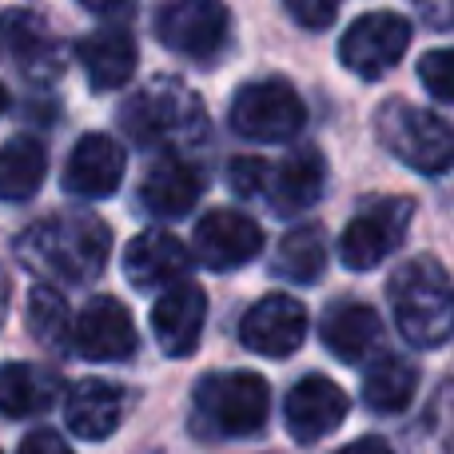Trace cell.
I'll return each mask as SVG.
<instances>
[{"label": "cell", "mask_w": 454, "mask_h": 454, "mask_svg": "<svg viewBox=\"0 0 454 454\" xmlns=\"http://www.w3.org/2000/svg\"><path fill=\"white\" fill-rule=\"evenodd\" d=\"M275 275L291 283H315L327 267V239L315 223H303L295 231H287L275 247Z\"/></svg>", "instance_id": "obj_26"}, {"label": "cell", "mask_w": 454, "mask_h": 454, "mask_svg": "<svg viewBox=\"0 0 454 454\" xmlns=\"http://www.w3.org/2000/svg\"><path fill=\"white\" fill-rule=\"evenodd\" d=\"M207 323V295L196 287V283L180 279L156 299L152 307V331H156V343L164 355L172 359H184L200 347V335H204Z\"/></svg>", "instance_id": "obj_14"}, {"label": "cell", "mask_w": 454, "mask_h": 454, "mask_svg": "<svg viewBox=\"0 0 454 454\" xmlns=\"http://www.w3.org/2000/svg\"><path fill=\"white\" fill-rule=\"evenodd\" d=\"M200 188H204V184H200L196 168H192L188 160H180L176 152H164V156L148 168V176H144L140 204L148 207L152 215H160V220H180V215H188L192 207H196Z\"/></svg>", "instance_id": "obj_19"}, {"label": "cell", "mask_w": 454, "mask_h": 454, "mask_svg": "<svg viewBox=\"0 0 454 454\" xmlns=\"http://www.w3.org/2000/svg\"><path fill=\"white\" fill-rule=\"evenodd\" d=\"M411 44V24L399 12H367L343 32L339 40V56H343L347 72L363 80H379L403 60Z\"/></svg>", "instance_id": "obj_9"}, {"label": "cell", "mask_w": 454, "mask_h": 454, "mask_svg": "<svg viewBox=\"0 0 454 454\" xmlns=\"http://www.w3.org/2000/svg\"><path fill=\"white\" fill-rule=\"evenodd\" d=\"M136 323L128 307L112 295H96L72 323V351L92 363H120L136 355Z\"/></svg>", "instance_id": "obj_11"}, {"label": "cell", "mask_w": 454, "mask_h": 454, "mask_svg": "<svg viewBox=\"0 0 454 454\" xmlns=\"http://www.w3.org/2000/svg\"><path fill=\"white\" fill-rule=\"evenodd\" d=\"M415 8L431 28L454 32V0H415Z\"/></svg>", "instance_id": "obj_31"}, {"label": "cell", "mask_w": 454, "mask_h": 454, "mask_svg": "<svg viewBox=\"0 0 454 454\" xmlns=\"http://www.w3.org/2000/svg\"><path fill=\"white\" fill-rule=\"evenodd\" d=\"M16 255L32 275L48 283H92L112 255V231L92 212H64L32 223L16 239Z\"/></svg>", "instance_id": "obj_1"}, {"label": "cell", "mask_w": 454, "mask_h": 454, "mask_svg": "<svg viewBox=\"0 0 454 454\" xmlns=\"http://www.w3.org/2000/svg\"><path fill=\"white\" fill-rule=\"evenodd\" d=\"M192 267V251L176 239L172 231H140L124 251V275L132 287L140 291H156V287H172L188 275Z\"/></svg>", "instance_id": "obj_17"}, {"label": "cell", "mask_w": 454, "mask_h": 454, "mask_svg": "<svg viewBox=\"0 0 454 454\" xmlns=\"http://www.w3.org/2000/svg\"><path fill=\"white\" fill-rule=\"evenodd\" d=\"M339 454H395V450L387 447L383 439H359V442H351V447H343Z\"/></svg>", "instance_id": "obj_34"}, {"label": "cell", "mask_w": 454, "mask_h": 454, "mask_svg": "<svg viewBox=\"0 0 454 454\" xmlns=\"http://www.w3.org/2000/svg\"><path fill=\"white\" fill-rule=\"evenodd\" d=\"M16 454H72V447L56 431H32Z\"/></svg>", "instance_id": "obj_32"}, {"label": "cell", "mask_w": 454, "mask_h": 454, "mask_svg": "<svg viewBox=\"0 0 454 454\" xmlns=\"http://www.w3.org/2000/svg\"><path fill=\"white\" fill-rule=\"evenodd\" d=\"M28 327H32V335H36V343L52 347V351L72 347V311H68V303H64V295L56 287H48V283L32 287Z\"/></svg>", "instance_id": "obj_27"}, {"label": "cell", "mask_w": 454, "mask_h": 454, "mask_svg": "<svg viewBox=\"0 0 454 454\" xmlns=\"http://www.w3.org/2000/svg\"><path fill=\"white\" fill-rule=\"evenodd\" d=\"M339 4H343V0H283L287 16L299 24V28H307V32L331 28V24H335V16H339Z\"/></svg>", "instance_id": "obj_29"}, {"label": "cell", "mask_w": 454, "mask_h": 454, "mask_svg": "<svg viewBox=\"0 0 454 454\" xmlns=\"http://www.w3.org/2000/svg\"><path fill=\"white\" fill-rule=\"evenodd\" d=\"M391 307L411 347H442L454 335V283L442 263L419 255L391 275Z\"/></svg>", "instance_id": "obj_2"}, {"label": "cell", "mask_w": 454, "mask_h": 454, "mask_svg": "<svg viewBox=\"0 0 454 454\" xmlns=\"http://www.w3.org/2000/svg\"><path fill=\"white\" fill-rule=\"evenodd\" d=\"M60 395V379L32 363H4L0 367V415L32 419L44 415Z\"/></svg>", "instance_id": "obj_23"}, {"label": "cell", "mask_w": 454, "mask_h": 454, "mask_svg": "<svg viewBox=\"0 0 454 454\" xmlns=\"http://www.w3.org/2000/svg\"><path fill=\"white\" fill-rule=\"evenodd\" d=\"M375 136L399 164L419 176H442L454 168V128L419 104L387 100L375 112Z\"/></svg>", "instance_id": "obj_4"}, {"label": "cell", "mask_w": 454, "mask_h": 454, "mask_svg": "<svg viewBox=\"0 0 454 454\" xmlns=\"http://www.w3.org/2000/svg\"><path fill=\"white\" fill-rule=\"evenodd\" d=\"M323 184H327V164H323L319 148H303L291 152L275 172H267L263 188H271V207L279 215H299L311 204H319Z\"/></svg>", "instance_id": "obj_21"}, {"label": "cell", "mask_w": 454, "mask_h": 454, "mask_svg": "<svg viewBox=\"0 0 454 454\" xmlns=\"http://www.w3.org/2000/svg\"><path fill=\"white\" fill-rule=\"evenodd\" d=\"M415 215V200L407 196H383L375 204H367L339 235V259L351 271H371L379 267L395 247L403 243Z\"/></svg>", "instance_id": "obj_8"}, {"label": "cell", "mask_w": 454, "mask_h": 454, "mask_svg": "<svg viewBox=\"0 0 454 454\" xmlns=\"http://www.w3.org/2000/svg\"><path fill=\"white\" fill-rule=\"evenodd\" d=\"M120 124L136 144L152 148H184L196 144L207 128L204 104L184 80L152 76L140 92H132L120 108Z\"/></svg>", "instance_id": "obj_3"}, {"label": "cell", "mask_w": 454, "mask_h": 454, "mask_svg": "<svg viewBox=\"0 0 454 454\" xmlns=\"http://www.w3.org/2000/svg\"><path fill=\"white\" fill-rule=\"evenodd\" d=\"M271 391L255 371H215L196 383V415L212 434L243 439L267 423Z\"/></svg>", "instance_id": "obj_5"}, {"label": "cell", "mask_w": 454, "mask_h": 454, "mask_svg": "<svg viewBox=\"0 0 454 454\" xmlns=\"http://www.w3.org/2000/svg\"><path fill=\"white\" fill-rule=\"evenodd\" d=\"M124 180V148L112 136L92 132L72 148L64 164V188L80 200H108Z\"/></svg>", "instance_id": "obj_16"}, {"label": "cell", "mask_w": 454, "mask_h": 454, "mask_svg": "<svg viewBox=\"0 0 454 454\" xmlns=\"http://www.w3.org/2000/svg\"><path fill=\"white\" fill-rule=\"evenodd\" d=\"M8 108V92H4V84H0V112Z\"/></svg>", "instance_id": "obj_35"}, {"label": "cell", "mask_w": 454, "mask_h": 454, "mask_svg": "<svg viewBox=\"0 0 454 454\" xmlns=\"http://www.w3.org/2000/svg\"><path fill=\"white\" fill-rule=\"evenodd\" d=\"M76 56L88 84L100 88V92L124 88L136 72V40L124 28H96L92 36L80 40Z\"/></svg>", "instance_id": "obj_22"}, {"label": "cell", "mask_w": 454, "mask_h": 454, "mask_svg": "<svg viewBox=\"0 0 454 454\" xmlns=\"http://www.w3.org/2000/svg\"><path fill=\"white\" fill-rule=\"evenodd\" d=\"M307 339V307L291 295H267L243 315L239 343L267 359H287Z\"/></svg>", "instance_id": "obj_12"}, {"label": "cell", "mask_w": 454, "mask_h": 454, "mask_svg": "<svg viewBox=\"0 0 454 454\" xmlns=\"http://www.w3.org/2000/svg\"><path fill=\"white\" fill-rule=\"evenodd\" d=\"M283 419L295 442H319L347 419V395L339 383L323 375H307L303 383L291 387L283 403Z\"/></svg>", "instance_id": "obj_15"}, {"label": "cell", "mask_w": 454, "mask_h": 454, "mask_svg": "<svg viewBox=\"0 0 454 454\" xmlns=\"http://www.w3.org/2000/svg\"><path fill=\"white\" fill-rule=\"evenodd\" d=\"M419 391V367L403 355H379L363 375V403L375 415H399Z\"/></svg>", "instance_id": "obj_24"}, {"label": "cell", "mask_w": 454, "mask_h": 454, "mask_svg": "<svg viewBox=\"0 0 454 454\" xmlns=\"http://www.w3.org/2000/svg\"><path fill=\"white\" fill-rule=\"evenodd\" d=\"M419 80L442 104H454V48H434L419 60Z\"/></svg>", "instance_id": "obj_28"}, {"label": "cell", "mask_w": 454, "mask_h": 454, "mask_svg": "<svg viewBox=\"0 0 454 454\" xmlns=\"http://www.w3.org/2000/svg\"><path fill=\"white\" fill-rule=\"evenodd\" d=\"M0 56L36 84L56 80L64 72L60 40L52 36L44 16L28 12V8H4L0 12Z\"/></svg>", "instance_id": "obj_10"}, {"label": "cell", "mask_w": 454, "mask_h": 454, "mask_svg": "<svg viewBox=\"0 0 454 454\" xmlns=\"http://www.w3.org/2000/svg\"><path fill=\"white\" fill-rule=\"evenodd\" d=\"M307 124V108L299 100V92L287 80H255L243 84L231 100V128L243 140L255 144H283L291 136H299Z\"/></svg>", "instance_id": "obj_6"}, {"label": "cell", "mask_w": 454, "mask_h": 454, "mask_svg": "<svg viewBox=\"0 0 454 454\" xmlns=\"http://www.w3.org/2000/svg\"><path fill=\"white\" fill-rule=\"evenodd\" d=\"M196 259L212 271H235L263 251V231L251 215L215 207L196 223Z\"/></svg>", "instance_id": "obj_13"}, {"label": "cell", "mask_w": 454, "mask_h": 454, "mask_svg": "<svg viewBox=\"0 0 454 454\" xmlns=\"http://www.w3.org/2000/svg\"><path fill=\"white\" fill-rule=\"evenodd\" d=\"M124 407H128L124 387L104 383V379H84V383H76L64 395V423H68V431L76 439L100 442L108 434H116Z\"/></svg>", "instance_id": "obj_18"}, {"label": "cell", "mask_w": 454, "mask_h": 454, "mask_svg": "<svg viewBox=\"0 0 454 454\" xmlns=\"http://www.w3.org/2000/svg\"><path fill=\"white\" fill-rule=\"evenodd\" d=\"M227 180H231V188L243 192V196H259V188H263V180H267V168L259 164V160H239V164L227 168Z\"/></svg>", "instance_id": "obj_30"}, {"label": "cell", "mask_w": 454, "mask_h": 454, "mask_svg": "<svg viewBox=\"0 0 454 454\" xmlns=\"http://www.w3.org/2000/svg\"><path fill=\"white\" fill-rule=\"evenodd\" d=\"M156 36L168 52L212 64L227 48L231 16L223 0H164L156 12Z\"/></svg>", "instance_id": "obj_7"}, {"label": "cell", "mask_w": 454, "mask_h": 454, "mask_svg": "<svg viewBox=\"0 0 454 454\" xmlns=\"http://www.w3.org/2000/svg\"><path fill=\"white\" fill-rule=\"evenodd\" d=\"M80 4L96 16H128L136 8V0H80Z\"/></svg>", "instance_id": "obj_33"}, {"label": "cell", "mask_w": 454, "mask_h": 454, "mask_svg": "<svg viewBox=\"0 0 454 454\" xmlns=\"http://www.w3.org/2000/svg\"><path fill=\"white\" fill-rule=\"evenodd\" d=\"M48 172V156L44 144L32 140V136H16L0 148V200L8 204H20V200H32L44 184Z\"/></svg>", "instance_id": "obj_25"}, {"label": "cell", "mask_w": 454, "mask_h": 454, "mask_svg": "<svg viewBox=\"0 0 454 454\" xmlns=\"http://www.w3.org/2000/svg\"><path fill=\"white\" fill-rule=\"evenodd\" d=\"M323 347L343 363H367L383 343V323L367 303H335L319 323Z\"/></svg>", "instance_id": "obj_20"}]
</instances>
